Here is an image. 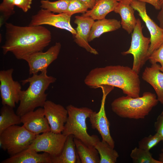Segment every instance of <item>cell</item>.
Instances as JSON below:
<instances>
[{
  "label": "cell",
  "mask_w": 163,
  "mask_h": 163,
  "mask_svg": "<svg viewBox=\"0 0 163 163\" xmlns=\"http://www.w3.org/2000/svg\"><path fill=\"white\" fill-rule=\"evenodd\" d=\"M5 42L2 46L3 54L11 53L18 59L42 51L51 40L50 31L42 25L20 26L10 23L5 25Z\"/></svg>",
  "instance_id": "6da1fadb"
},
{
  "label": "cell",
  "mask_w": 163,
  "mask_h": 163,
  "mask_svg": "<svg viewBox=\"0 0 163 163\" xmlns=\"http://www.w3.org/2000/svg\"><path fill=\"white\" fill-rule=\"evenodd\" d=\"M84 82L88 87L99 88L102 85L116 87L132 97L140 96V81L139 74L128 66L110 65L91 69Z\"/></svg>",
  "instance_id": "7a4b0ae2"
},
{
  "label": "cell",
  "mask_w": 163,
  "mask_h": 163,
  "mask_svg": "<svg viewBox=\"0 0 163 163\" xmlns=\"http://www.w3.org/2000/svg\"><path fill=\"white\" fill-rule=\"evenodd\" d=\"M56 78L47 74V70L39 74H34L31 77L21 81L22 85L29 83L28 88L21 91L20 104L16 113L21 117L38 107H43L46 101L47 94L45 93L50 84Z\"/></svg>",
  "instance_id": "3957f363"
},
{
  "label": "cell",
  "mask_w": 163,
  "mask_h": 163,
  "mask_svg": "<svg viewBox=\"0 0 163 163\" xmlns=\"http://www.w3.org/2000/svg\"><path fill=\"white\" fill-rule=\"evenodd\" d=\"M158 102L155 94L146 91L137 97L126 95L117 98L112 102L111 107L113 111L121 118L143 119Z\"/></svg>",
  "instance_id": "277c9868"
},
{
  "label": "cell",
  "mask_w": 163,
  "mask_h": 163,
  "mask_svg": "<svg viewBox=\"0 0 163 163\" xmlns=\"http://www.w3.org/2000/svg\"><path fill=\"white\" fill-rule=\"evenodd\" d=\"M66 108L68 116L62 133L66 136L72 135L88 145L94 146L100 139L96 135L88 134L86 123L87 119L94 111L88 107H77L72 105Z\"/></svg>",
  "instance_id": "5b68a950"
},
{
  "label": "cell",
  "mask_w": 163,
  "mask_h": 163,
  "mask_svg": "<svg viewBox=\"0 0 163 163\" xmlns=\"http://www.w3.org/2000/svg\"><path fill=\"white\" fill-rule=\"evenodd\" d=\"M36 135L23 125H14L0 134V147L11 156L27 149Z\"/></svg>",
  "instance_id": "8992f818"
},
{
  "label": "cell",
  "mask_w": 163,
  "mask_h": 163,
  "mask_svg": "<svg viewBox=\"0 0 163 163\" xmlns=\"http://www.w3.org/2000/svg\"><path fill=\"white\" fill-rule=\"evenodd\" d=\"M150 43V38L145 37L139 19H137L136 26L132 33L131 45L129 49L121 53L123 55L131 54L133 57L132 69L138 74L149 60L148 55Z\"/></svg>",
  "instance_id": "52a82bcc"
},
{
  "label": "cell",
  "mask_w": 163,
  "mask_h": 163,
  "mask_svg": "<svg viewBox=\"0 0 163 163\" xmlns=\"http://www.w3.org/2000/svg\"><path fill=\"white\" fill-rule=\"evenodd\" d=\"M67 136L62 133L50 131L38 134L28 148L38 152H45L51 157L58 155L61 152Z\"/></svg>",
  "instance_id": "ba28073f"
},
{
  "label": "cell",
  "mask_w": 163,
  "mask_h": 163,
  "mask_svg": "<svg viewBox=\"0 0 163 163\" xmlns=\"http://www.w3.org/2000/svg\"><path fill=\"white\" fill-rule=\"evenodd\" d=\"M71 16L66 13L56 14L47 9L42 8L32 16L29 25H48L67 30L74 36L76 32L70 24Z\"/></svg>",
  "instance_id": "9c48e42d"
},
{
  "label": "cell",
  "mask_w": 163,
  "mask_h": 163,
  "mask_svg": "<svg viewBox=\"0 0 163 163\" xmlns=\"http://www.w3.org/2000/svg\"><path fill=\"white\" fill-rule=\"evenodd\" d=\"M13 71L12 68L0 71V92L2 105L14 108L19 102L22 90L21 84L13 78Z\"/></svg>",
  "instance_id": "30bf717a"
},
{
  "label": "cell",
  "mask_w": 163,
  "mask_h": 163,
  "mask_svg": "<svg viewBox=\"0 0 163 163\" xmlns=\"http://www.w3.org/2000/svg\"><path fill=\"white\" fill-rule=\"evenodd\" d=\"M100 88H101L103 93L101 107L98 112L94 111L89 117V121L92 128L98 131L102 137V140L114 148L115 142L110 134V124L105 109L107 96L112 90V88L107 86H101Z\"/></svg>",
  "instance_id": "8fae6325"
},
{
  "label": "cell",
  "mask_w": 163,
  "mask_h": 163,
  "mask_svg": "<svg viewBox=\"0 0 163 163\" xmlns=\"http://www.w3.org/2000/svg\"><path fill=\"white\" fill-rule=\"evenodd\" d=\"M131 5L145 23L150 35V43L148 55L149 57L152 52L163 43V29L158 26L148 15L146 3L139 0H132Z\"/></svg>",
  "instance_id": "7c38bea8"
},
{
  "label": "cell",
  "mask_w": 163,
  "mask_h": 163,
  "mask_svg": "<svg viewBox=\"0 0 163 163\" xmlns=\"http://www.w3.org/2000/svg\"><path fill=\"white\" fill-rule=\"evenodd\" d=\"M61 47L60 43L56 42L46 52H37L26 58L24 60L28 64L29 74L47 70L49 66L57 58Z\"/></svg>",
  "instance_id": "4fadbf2b"
},
{
  "label": "cell",
  "mask_w": 163,
  "mask_h": 163,
  "mask_svg": "<svg viewBox=\"0 0 163 163\" xmlns=\"http://www.w3.org/2000/svg\"><path fill=\"white\" fill-rule=\"evenodd\" d=\"M43 107L51 131L56 133H62L68 116L66 108L50 100L46 101Z\"/></svg>",
  "instance_id": "5bb4252c"
},
{
  "label": "cell",
  "mask_w": 163,
  "mask_h": 163,
  "mask_svg": "<svg viewBox=\"0 0 163 163\" xmlns=\"http://www.w3.org/2000/svg\"><path fill=\"white\" fill-rule=\"evenodd\" d=\"M21 119L24 127L36 135L51 131L43 108L27 112L21 116Z\"/></svg>",
  "instance_id": "9a60e30c"
},
{
  "label": "cell",
  "mask_w": 163,
  "mask_h": 163,
  "mask_svg": "<svg viewBox=\"0 0 163 163\" xmlns=\"http://www.w3.org/2000/svg\"><path fill=\"white\" fill-rule=\"evenodd\" d=\"M75 18L74 22L77 26L76 33L74 36V41L87 52L95 55H98V52L89 45L88 41L91 29L94 20L90 17L82 15L76 16Z\"/></svg>",
  "instance_id": "2e32d148"
},
{
  "label": "cell",
  "mask_w": 163,
  "mask_h": 163,
  "mask_svg": "<svg viewBox=\"0 0 163 163\" xmlns=\"http://www.w3.org/2000/svg\"><path fill=\"white\" fill-rule=\"evenodd\" d=\"M161 66L157 63L146 67L142 75V79L153 88L157 95V98L163 105V72L160 71Z\"/></svg>",
  "instance_id": "e0dca14e"
},
{
  "label": "cell",
  "mask_w": 163,
  "mask_h": 163,
  "mask_svg": "<svg viewBox=\"0 0 163 163\" xmlns=\"http://www.w3.org/2000/svg\"><path fill=\"white\" fill-rule=\"evenodd\" d=\"M132 0H119L114 11L120 15L121 26L129 34H132L137 22L135 10L131 5Z\"/></svg>",
  "instance_id": "ac0fdd59"
},
{
  "label": "cell",
  "mask_w": 163,
  "mask_h": 163,
  "mask_svg": "<svg viewBox=\"0 0 163 163\" xmlns=\"http://www.w3.org/2000/svg\"><path fill=\"white\" fill-rule=\"evenodd\" d=\"M1 163H51V156L43 152L39 154L33 149L27 148L7 158Z\"/></svg>",
  "instance_id": "d6986e66"
},
{
  "label": "cell",
  "mask_w": 163,
  "mask_h": 163,
  "mask_svg": "<svg viewBox=\"0 0 163 163\" xmlns=\"http://www.w3.org/2000/svg\"><path fill=\"white\" fill-rule=\"evenodd\" d=\"M74 138V136L72 135L67 136L59 154L51 157V163H81L76 151Z\"/></svg>",
  "instance_id": "ffe728a7"
},
{
  "label": "cell",
  "mask_w": 163,
  "mask_h": 163,
  "mask_svg": "<svg viewBox=\"0 0 163 163\" xmlns=\"http://www.w3.org/2000/svg\"><path fill=\"white\" fill-rule=\"evenodd\" d=\"M121 26L120 21L115 19L105 18L94 21L91 29L88 42L99 38L104 33L116 30Z\"/></svg>",
  "instance_id": "44dd1931"
},
{
  "label": "cell",
  "mask_w": 163,
  "mask_h": 163,
  "mask_svg": "<svg viewBox=\"0 0 163 163\" xmlns=\"http://www.w3.org/2000/svg\"><path fill=\"white\" fill-rule=\"evenodd\" d=\"M119 0H98L93 7L82 15L90 17L94 20L105 18L110 12L114 11Z\"/></svg>",
  "instance_id": "7402d4cb"
},
{
  "label": "cell",
  "mask_w": 163,
  "mask_h": 163,
  "mask_svg": "<svg viewBox=\"0 0 163 163\" xmlns=\"http://www.w3.org/2000/svg\"><path fill=\"white\" fill-rule=\"evenodd\" d=\"M74 141L81 163H100L99 155L94 146L88 145L75 138Z\"/></svg>",
  "instance_id": "603a6c76"
},
{
  "label": "cell",
  "mask_w": 163,
  "mask_h": 163,
  "mask_svg": "<svg viewBox=\"0 0 163 163\" xmlns=\"http://www.w3.org/2000/svg\"><path fill=\"white\" fill-rule=\"evenodd\" d=\"M14 108L4 105L0 111V134L8 127L22 123L21 117L15 113Z\"/></svg>",
  "instance_id": "cb8c5ba5"
},
{
  "label": "cell",
  "mask_w": 163,
  "mask_h": 163,
  "mask_svg": "<svg viewBox=\"0 0 163 163\" xmlns=\"http://www.w3.org/2000/svg\"><path fill=\"white\" fill-rule=\"evenodd\" d=\"M100 157V163H115L119 155L117 152L107 142L98 141L94 146Z\"/></svg>",
  "instance_id": "d4e9b609"
},
{
  "label": "cell",
  "mask_w": 163,
  "mask_h": 163,
  "mask_svg": "<svg viewBox=\"0 0 163 163\" xmlns=\"http://www.w3.org/2000/svg\"><path fill=\"white\" fill-rule=\"evenodd\" d=\"M130 155L134 163H161L153 158L149 151L139 147L132 150Z\"/></svg>",
  "instance_id": "484cf974"
},
{
  "label": "cell",
  "mask_w": 163,
  "mask_h": 163,
  "mask_svg": "<svg viewBox=\"0 0 163 163\" xmlns=\"http://www.w3.org/2000/svg\"><path fill=\"white\" fill-rule=\"evenodd\" d=\"M70 0H58L51 2L48 0L40 1V7L54 13H65L68 8Z\"/></svg>",
  "instance_id": "4316f807"
},
{
  "label": "cell",
  "mask_w": 163,
  "mask_h": 163,
  "mask_svg": "<svg viewBox=\"0 0 163 163\" xmlns=\"http://www.w3.org/2000/svg\"><path fill=\"white\" fill-rule=\"evenodd\" d=\"M162 141L160 136L157 133L145 137L139 141V147L148 151L150 150Z\"/></svg>",
  "instance_id": "83f0119b"
},
{
  "label": "cell",
  "mask_w": 163,
  "mask_h": 163,
  "mask_svg": "<svg viewBox=\"0 0 163 163\" xmlns=\"http://www.w3.org/2000/svg\"><path fill=\"white\" fill-rule=\"evenodd\" d=\"M88 8V6L80 0H70L67 10L65 13L72 16L76 13H85Z\"/></svg>",
  "instance_id": "f1b7e54d"
},
{
  "label": "cell",
  "mask_w": 163,
  "mask_h": 163,
  "mask_svg": "<svg viewBox=\"0 0 163 163\" xmlns=\"http://www.w3.org/2000/svg\"><path fill=\"white\" fill-rule=\"evenodd\" d=\"M14 0H3L0 5V11L4 17L8 18L14 13Z\"/></svg>",
  "instance_id": "f546056e"
},
{
  "label": "cell",
  "mask_w": 163,
  "mask_h": 163,
  "mask_svg": "<svg viewBox=\"0 0 163 163\" xmlns=\"http://www.w3.org/2000/svg\"><path fill=\"white\" fill-rule=\"evenodd\" d=\"M149 60L151 64L159 62L161 65L160 70L163 72V43L152 52Z\"/></svg>",
  "instance_id": "4dcf8cb0"
},
{
  "label": "cell",
  "mask_w": 163,
  "mask_h": 163,
  "mask_svg": "<svg viewBox=\"0 0 163 163\" xmlns=\"http://www.w3.org/2000/svg\"><path fill=\"white\" fill-rule=\"evenodd\" d=\"M32 0H14V6L21 8L24 12H27L30 9Z\"/></svg>",
  "instance_id": "1f68e13d"
},
{
  "label": "cell",
  "mask_w": 163,
  "mask_h": 163,
  "mask_svg": "<svg viewBox=\"0 0 163 163\" xmlns=\"http://www.w3.org/2000/svg\"><path fill=\"white\" fill-rule=\"evenodd\" d=\"M154 126L156 133L160 136L163 142V115L161 114L157 117Z\"/></svg>",
  "instance_id": "d6a6232c"
},
{
  "label": "cell",
  "mask_w": 163,
  "mask_h": 163,
  "mask_svg": "<svg viewBox=\"0 0 163 163\" xmlns=\"http://www.w3.org/2000/svg\"><path fill=\"white\" fill-rule=\"evenodd\" d=\"M152 5L155 9L160 10L161 8L159 3V0H139Z\"/></svg>",
  "instance_id": "836d02e7"
},
{
  "label": "cell",
  "mask_w": 163,
  "mask_h": 163,
  "mask_svg": "<svg viewBox=\"0 0 163 163\" xmlns=\"http://www.w3.org/2000/svg\"><path fill=\"white\" fill-rule=\"evenodd\" d=\"M157 18L159 23V26L163 29V7L158 14Z\"/></svg>",
  "instance_id": "e575fe53"
},
{
  "label": "cell",
  "mask_w": 163,
  "mask_h": 163,
  "mask_svg": "<svg viewBox=\"0 0 163 163\" xmlns=\"http://www.w3.org/2000/svg\"><path fill=\"white\" fill-rule=\"evenodd\" d=\"M84 3L88 7V8L92 9L95 5V0H80Z\"/></svg>",
  "instance_id": "d590c367"
},
{
  "label": "cell",
  "mask_w": 163,
  "mask_h": 163,
  "mask_svg": "<svg viewBox=\"0 0 163 163\" xmlns=\"http://www.w3.org/2000/svg\"><path fill=\"white\" fill-rule=\"evenodd\" d=\"M161 152L159 154L158 160L163 163V149L161 150Z\"/></svg>",
  "instance_id": "8d00e7d4"
},
{
  "label": "cell",
  "mask_w": 163,
  "mask_h": 163,
  "mask_svg": "<svg viewBox=\"0 0 163 163\" xmlns=\"http://www.w3.org/2000/svg\"><path fill=\"white\" fill-rule=\"evenodd\" d=\"M159 3L161 8L163 7V0H159Z\"/></svg>",
  "instance_id": "74e56055"
},
{
  "label": "cell",
  "mask_w": 163,
  "mask_h": 163,
  "mask_svg": "<svg viewBox=\"0 0 163 163\" xmlns=\"http://www.w3.org/2000/svg\"><path fill=\"white\" fill-rule=\"evenodd\" d=\"M161 114L163 115V110Z\"/></svg>",
  "instance_id": "f35d334b"
},
{
  "label": "cell",
  "mask_w": 163,
  "mask_h": 163,
  "mask_svg": "<svg viewBox=\"0 0 163 163\" xmlns=\"http://www.w3.org/2000/svg\"><path fill=\"white\" fill-rule=\"evenodd\" d=\"M96 0V2L98 0Z\"/></svg>",
  "instance_id": "ab89813d"
}]
</instances>
